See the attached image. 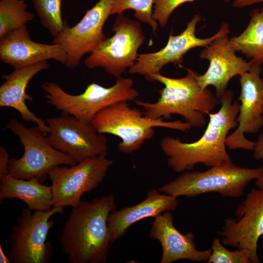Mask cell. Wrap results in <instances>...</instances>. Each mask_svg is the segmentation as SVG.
Segmentation results:
<instances>
[{
  "label": "cell",
  "instance_id": "1",
  "mask_svg": "<svg viewBox=\"0 0 263 263\" xmlns=\"http://www.w3.org/2000/svg\"><path fill=\"white\" fill-rule=\"evenodd\" d=\"M233 92L226 90L219 98L220 109L208 114L207 129L198 140L187 143L169 135L162 138L161 149L174 172L192 170L198 164L211 167L231 162L225 142L229 132L238 126L240 107L239 103L233 102Z\"/></svg>",
  "mask_w": 263,
  "mask_h": 263
},
{
  "label": "cell",
  "instance_id": "2",
  "mask_svg": "<svg viewBox=\"0 0 263 263\" xmlns=\"http://www.w3.org/2000/svg\"><path fill=\"white\" fill-rule=\"evenodd\" d=\"M116 209L114 196L103 195L73 207L58 237L71 263H105L111 244L109 214Z\"/></svg>",
  "mask_w": 263,
  "mask_h": 263
},
{
  "label": "cell",
  "instance_id": "3",
  "mask_svg": "<svg viewBox=\"0 0 263 263\" xmlns=\"http://www.w3.org/2000/svg\"><path fill=\"white\" fill-rule=\"evenodd\" d=\"M187 75L173 78L160 73L153 75L151 82L158 81L164 85L159 91L160 96L153 103L135 100L134 102L144 110V114L151 119L167 118L171 114L182 116L192 127L206 125V114H209L220 104V99L208 88L200 87L199 74L187 69Z\"/></svg>",
  "mask_w": 263,
  "mask_h": 263
},
{
  "label": "cell",
  "instance_id": "4",
  "mask_svg": "<svg viewBox=\"0 0 263 263\" xmlns=\"http://www.w3.org/2000/svg\"><path fill=\"white\" fill-rule=\"evenodd\" d=\"M92 125L99 133L118 137L119 151L131 153L141 148L146 141L154 134L155 127L188 132L192 125L180 120L166 121L162 118L153 119L146 116L140 110L132 107L128 102L115 103L100 111Z\"/></svg>",
  "mask_w": 263,
  "mask_h": 263
},
{
  "label": "cell",
  "instance_id": "5",
  "mask_svg": "<svg viewBox=\"0 0 263 263\" xmlns=\"http://www.w3.org/2000/svg\"><path fill=\"white\" fill-rule=\"evenodd\" d=\"M133 85L131 78L121 77L111 87L92 83L83 93L74 95L54 82L40 84L48 104L87 124H92L95 116L104 109L120 102L136 100L139 94Z\"/></svg>",
  "mask_w": 263,
  "mask_h": 263
},
{
  "label": "cell",
  "instance_id": "6",
  "mask_svg": "<svg viewBox=\"0 0 263 263\" xmlns=\"http://www.w3.org/2000/svg\"><path fill=\"white\" fill-rule=\"evenodd\" d=\"M263 168H247L232 162L210 167L201 171H185L174 180L164 184L159 190L178 197H194L216 192L224 197L237 198L253 180L260 178Z\"/></svg>",
  "mask_w": 263,
  "mask_h": 263
},
{
  "label": "cell",
  "instance_id": "7",
  "mask_svg": "<svg viewBox=\"0 0 263 263\" xmlns=\"http://www.w3.org/2000/svg\"><path fill=\"white\" fill-rule=\"evenodd\" d=\"M6 128L19 137L24 148L20 158L9 159L8 175L17 179H35L42 183L55 167L76 164L68 155L53 147L48 141L47 134L39 126L28 127L13 118Z\"/></svg>",
  "mask_w": 263,
  "mask_h": 263
},
{
  "label": "cell",
  "instance_id": "8",
  "mask_svg": "<svg viewBox=\"0 0 263 263\" xmlns=\"http://www.w3.org/2000/svg\"><path fill=\"white\" fill-rule=\"evenodd\" d=\"M64 208L53 207L49 211L22 209L17 223L12 227L9 239L10 247L7 256L12 263H48L50 262L53 246L46 241L55 222L50 218L62 213Z\"/></svg>",
  "mask_w": 263,
  "mask_h": 263
},
{
  "label": "cell",
  "instance_id": "9",
  "mask_svg": "<svg viewBox=\"0 0 263 263\" xmlns=\"http://www.w3.org/2000/svg\"><path fill=\"white\" fill-rule=\"evenodd\" d=\"M113 35L102 42L85 60L87 68L101 67L116 78L136 61L145 39L139 22L118 14L112 27Z\"/></svg>",
  "mask_w": 263,
  "mask_h": 263
},
{
  "label": "cell",
  "instance_id": "10",
  "mask_svg": "<svg viewBox=\"0 0 263 263\" xmlns=\"http://www.w3.org/2000/svg\"><path fill=\"white\" fill-rule=\"evenodd\" d=\"M113 164L107 155H100L73 166H58L49 172L52 207H74L83 193L97 188Z\"/></svg>",
  "mask_w": 263,
  "mask_h": 263
},
{
  "label": "cell",
  "instance_id": "11",
  "mask_svg": "<svg viewBox=\"0 0 263 263\" xmlns=\"http://www.w3.org/2000/svg\"><path fill=\"white\" fill-rule=\"evenodd\" d=\"M46 123L49 143L68 155L76 163L107 155L106 137L98 133L92 124H85L65 113L48 118Z\"/></svg>",
  "mask_w": 263,
  "mask_h": 263
},
{
  "label": "cell",
  "instance_id": "12",
  "mask_svg": "<svg viewBox=\"0 0 263 263\" xmlns=\"http://www.w3.org/2000/svg\"><path fill=\"white\" fill-rule=\"evenodd\" d=\"M111 9L112 0H99L75 26L69 27L64 22L53 43L59 44L65 51L66 67L76 69L85 55L92 53L107 39L103 29Z\"/></svg>",
  "mask_w": 263,
  "mask_h": 263
},
{
  "label": "cell",
  "instance_id": "13",
  "mask_svg": "<svg viewBox=\"0 0 263 263\" xmlns=\"http://www.w3.org/2000/svg\"><path fill=\"white\" fill-rule=\"evenodd\" d=\"M201 19V16L195 14L181 34L173 36L170 33L167 44L164 48L156 52L139 54L133 65L129 69V73L144 75L147 81L151 82L152 76L160 73L167 64H180L190 50L199 47H206L218 37L230 33L229 24L224 22L212 36L204 38H198L195 34L196 28Z\"/></svg>",
  "mask_w": 263,
  "mask_h": 263
},
{
  "label": "cell",
  "instance_id": "14",
  "mask_svg": "<svg viewBox=\"0 0 263 263\" xmlns=\"http://www.w3.org/2000/svg\"><path fill=\"white\" fill-rule=\"evenodd\" d=\"M236 219L227 218L219 235L224 245L246 250L251 263H259L258 242L263 235V189H252L237 207Z\"/></svg>",
  "mask_w": 263,
  "mask_h": 263
},
{
  "label": "cell",
  "instance_id": "15",
  "mask_svg": "<svg viewBox=\"0 0 263 263\" xmlns=\"http://www.w3.org/2000/svg\"><path fill=\"white\" fill-rule=\"evenodd\" d=\"M262 66L254 64L251 70L240 75L241 92L238 126L226 139V147L230 150H253L255 141L245 134L257 132L263 127V78Z\"/></svg>",
  "mask_w": 263,
  "mask_h": 263
},
{
  "label": "cell",
  "instance_id": "16",
  "mask_svg": "<svg viewBox=\"0 0 263 263\" xmlns=\"http://www.w3.org/2000/svg\"><path fill=\"white\" fill-rule=\"evenodd\" d=\"M225 33L215 39L200 53L201 59L209 61L207 71L198 76V83L202 89L212 86L219 99L227 90L230 80L235 76L250 71L254 64L236 55L228 35Z\"/></svg>",
  "mask_w": 263,
  "mask_h": 263
},
{
  "label": "cell",
  "instance_id": "17",
  "mask_svg": "<svg viewBox=\"0 0 263 263\" xmlns=\"http://www.w3.org/2000/svg\"><path fill=\"white\" fill-rule=\"evenodd\" d=\"M0 58L14 69L49 59H54L64 65L67 61L66 54L61 45L33 41L26 25L0 39Z\"/></svg>",
  "mask_w": 263,
  "mask_h": 263
},
{
  "label": "cell",
  "instance_id": "18",
  "mask_svg": "<svg viewBox=\"0 0 263 263\" xmlns=\"http://www.w3.org/2000/svg\"><path fill=\"white\" fill-rule=\"evenodd\" d=\"M149 236L158 240L161 245L160 263H172L183 259L207 262L212 251L211 248L204 250L197 249L193 233H181L175 227L173 216L169 211L154 218Z\"/></svg>",
  "mask_w": 263,
  "mask_h": 263
},
{
  "label": "cell",
  "instance_id": "19",
  "mask_svg": "<svg viewBox=\"0 0 263 263\" xmlns=\"http://www.w3.org/2000/svg\"><path fill=\"white\" fill-rule=\"evenodd\" d=\"M177 198L169 194H161L154 188L138 204L112 211L107 221L111 244L124 236L128 229L139 221L149 217L154 218L166 211H175L178 205Z\"/></svg>",
  "mask_w": 263,
  "mask_h": 263
},
{
  "label": "cell",
  "instance_id": "20",
  "mask_svg": "<svg viewBox=\"0 0 263 263\" xmlns=\"http://www.w3.org/2000/svg\"><path fill=\"white\" fill-rule=\"evenodd\" d=\"M47 61H41L28 66L14 69L13 72L2 76L5 81L0 87V107H10L18 111L22 119L37 124L46 134L49 127L46 121L31 112L26 101H32L26 90L31 79L40 72L48 69Z\"/></svg>",
  "mask_w": 263,
  "mask_h": 263
},
{
  "label": "cell",
  "instance_id": "21",
  "mask_svg": "<svg viewBox=\"0 0 263 263\" xmlns=\"http://www.w3.org/2000/svg\"><path fill=\"white\" fill-rule=\"evenodd\" d=\"M0 203L6 199H19L32 211H49L52 207L51 186L35 179L15 178L7 175L0 180Z\"/></svg>",
  "mask_w": 263,
  "mask_h": 263
},
{
  "label": "cell",
  "instance_id": "22",
  "mask_svg": "<svg viewBox=\"0 0 263 263\" xmlns=\"http://www.w3.org/2000/svg\"><path fill=\"white\" fill-rule=\"evenodd\" d=\"M244 30L239 35L229 38L236 52L249 59L253 64L263 65V7L253 9Z\"/></svg>",
  "mask_w": 263,
  "mask_h": 263
},
{
  "label": "cell",
  "instance_id": "23",
  "mask_svg": "<svg viewBox=\"0 0 263 263\" xmlns=\"http://www.w3.org/2000/svg\"><path fill=\"white\" fill-rule=\"evenodd\" d=\"M24 0H1L0 1V38L26 25L34 15L27 10Z\"/></svg>",
  "mask_w": 263,
  "mask_h": 263
},
{
  "label": "cell",
  "instance_id": "24",
  "mask_svg": "<svg viewBox=\"0 0 263 263\" xmlns=\"http://www.w3.org/2000/svg\"><path fill=\"white\" fill-rule=\"evenodd\" d=\"M62 0H32L42 24L55 37L62 30L64 22L61 16Z\"/></svg>",
  "mask_w": 263,
  "mask_h": 263
},
{
  "label": "cell",
  "instance_id": "25",
  "mask_svg": "<svg viewBox=\"0 0 263 263\" xmlns=\"http://www.w3.org/2000/svg\"><path fill=\"white\" fill-rule=\"evenodd\" d=\"M154 1V0H112L111 15L122 14L126 10H133L137 19L147 24L155 31L158 23L153 17Z\"/></svg>",
  "mask_w": 263,
  "mask_h": 263
},
{
  "label": "cell",
  "instance_id": "26",
  "mask_svg": "<svg viewBox=\"0 0 263 263\" xmlns=\"http://www.w3.org/2000/svg\"><path fill=\"white\" fill-rule=\"evenodd\" d=\"M219 238H215L211 247V253L207 263H248L250 255L245 250L230 251L225 247Z\"/></svg>",
  "mask_w": 263,
  "mask_h": 263
},
{
  "label": "cell",
  "instance_id": "27",
  "mask_svg": "<svg viewBox=\"0 0 263 263\" xmlns=\"http://www.w3.org/2000/svg\"><path fill=\"white\" fill-rule=\"evenodd\" d=\"M195 0H154L153 9V17L161 27H165L169 18L179 6L186 2ZM229 2L230 0H224Z\"/></svg>",
  "mask_w": 263,
  "mask_h": 263
},
{
  "label": "cell",
  "instance_id": "28",
  "mask_svg": "<svg viewBox=\"0 0 263 263\" xmlns=\"http://www.w3.org/2000/svg\"><path fill=\"white\" fill-rule=\"evenodd\" d=\"M253 150L254 158L256 160H261L263 163V133L255 141ZM255 185L260 189H263V172L260 178L256 180Z\"/></svg>",
  "mask_w": 263,
  "mask_h": 263
},
{
  "label": "cell",
  "instance_id": "29",
  "mask_svg": "<svg viewBox=\"0 0 263 263\" xmlns=\"http://www.w3.org/2000/svg\"><path fill=\"white\" fill-rule=\"evenodd\" d=\"M9 154L2 146L0 147V179L8 175Z\"/></svg>",
  "mask_w": 263,
  "mask_h": 263
},
{
  "label": "cell",
  "instance_id": "30",
  "mask_svg": "<svg viewBox=\"0 0 263 263\" xmlns=\"http://www.w3.org/2000/svg\"><path fill=\"white\" fill-rule=\"evenodd\" d=\"M259 3H263V0H234L232 5L234 7L242 8Z\"/></svg>",
  "mask_w": 263,
  "mask_h": 263
},
{
  "label": "cell",
  "instance_id": "31",
  "mask_svg": "<svg viewBox=\"0 0 263 263\" xmlns=\"http://www.w3.org/2000/svg\"><path fill=\"white\" fill-rule=\"evenodd\" d=\"M0 263H11V262L8 257L4 253L2 246L0 244Z\"/></svg>",
  "mask_w": 263,
  "mask_h": 263
}]
</instances>
